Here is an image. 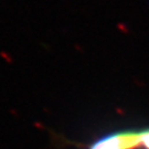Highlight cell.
Segmentation results:
<instances>
[{"mask_svg": "<svg viewBox=\"0 0 149 149\" xmlns=\"http://www.w3.org/2000/svg\"><path fill=\"white\" fill-rule=\"evenodd\" d=\"M91 149H149V128L112 134L99 139Z\"/></svg>", "mask_w": 149, "mask_h": 149, "instance_id": "6da1fadb", "label": "cell"}, {"mask_svg": "<svg viewBox=\"0 0 149 149\" xmlns=\"http://www.w3.org/2000/svg\"><path fill=\"white\" fill-rule=\"evenodd\" d=\"M117 29L119 31L124 32V33H128L129 32V28L127 27V25H125V23H118Z\"/></svg>", "mask_w": 149, "mask_h": 149, "instance_id": "7a4b0ae2", "label": "cell"}]
</instances>
